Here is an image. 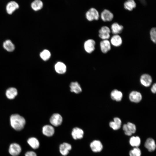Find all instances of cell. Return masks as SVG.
<instances>
[{"mask_svg": "<svg viewBox=\"0 0 156 156\" xmlns=\"http://www.w3.org/2000/svg\"><path fill=\"white\" fill-rule=\"evenodd\" d=\"M10 122L12 127L17 131L22 130L25 124V118L18 114L12 115L10 117Z\"/></svg>", "mask_w": 156, "mask_h": 156, "instance_id": "obj_1", "label": "cell"}, {"mask_svg": "<svg viewBox=\"0 0 156 156\" xmlns=\"http://www.w3.org/2000/svg\"><path fill=\"white\" fill-rule=\"evenodd\" d=\"M86 17L89 21L98 20L99 17L98 11L94 8H90L86 13Z\"/></svg>", "mask_w": 156, "mask_h": 156, "instance_id": "obj_2", "label": "cell"}, {"mask_svg": "<svg viewBox=\"0 0 156 156\" xmlns=\"http://www.w3.org/2000/svg\"><path fill=\"white\" fill-rule=\"evenodd\" d=\"M110 28L107 26L102 27L99 31V36L102 40H108L110 37Z\"/></svg>", "mask_w": 156, "mask_h": 156, "instance_id": "obj_3", "label": "cell"}, {"mask_svg": "<svg viewBox=\"0 0 156 156\" xmlns=\"http://www.w3.org/2000/svg\"><path fill=\"white\" fill-rule=\"evenodd\" d=\"M21 148L17 143H13L11 144L9 148V152L12 156L18 155L21 151Z\"/></svg>", "mask_w": 156, "mask_h": 156, "instance_id": "obj_4", "label": "cell"}, {"mask_svg": "<svg viewBox=\"0 0 156 156\" xmlns=\"http://www.w3.org/2000/svg\"><path fill=\"white\" fill-rule=\"evenodd\" d=\"M96 42L93 39H89L84 42V47L85 51L88 53H92L95 50Z\"/></svg>", "mask_w": 156, "mask_h": 156, "instance_id": "obj_5", "label": "cell"}, {"mask_svg": "<svg viewBox=\"0 0 156 156\" xmlns=\"http://www.w3.org/2000/svg\"><path fill=\"white\" fill-rule=\"evenodd\" d=\"M113 14L108 10L105 9L101 12V17L102 20L104 22L111 21L114 18Z\"/></svg>", "mask_w": 156, "mask_h": 156, "instance_id": "obj_6", "label": "cell"}, {"mask_svg": "<svg viewBox=\"0 0 156 156\" xmlns=\"http://www.w3.org/2000/svg\"><path fill=\"white\" fill-rule=\"evenodd\" d=\"M50 121L52 125L57 127L61 124L62 122V118L60 114L57 113L54 114L51 117Z\"/></svg>", "mask_w": 156, "mask_h": 156, "instance_id": "obj_7", "label": "cell"}, {"mask_svg": "<svg viewBox=\"0 0 156 156\" xmlns=\"http://www.w3.org/2000/svg\"><path fill=\"white\" fill-rule=\"evenodd\" d=\"M100 46L101 51L104 54L108 52L111 48V44L108 40L101 41L100 43Z\"/></svg>", "mask_w": 156, "mask_h": 156, "instance_id": "obj_8", "label": "cell"}, {"mask_svg": "<svg viewBox=\"0 0 156 156\" xmlns=\"http://www.w3.org/2000/svg\"><path fill=\"white\" fill-rule=\"evenodd\" d=\"M90 147L94 152H100L103 148V146L101 142L98 140H94L90 144Z\"/></svg>", "mask_w": 156, "mask_h": 156, "instance_id": "obj_9", "label": "cell"}, {"mask_svg": "<svg viewBox=\"0 0 156 156\" xmlns=\"http://www.w3.org/2000/svg\"><path fill=\"white\" fill-rule=\"evenodd\" d=\"M111 45L116 47L120 46L122 43L121 37L119 34L114 35L110 39V41Z\"/></svg>", "mask_w": 156, "mask_h": 156, "instance_id": "obj_10", "label": "cell"}, {"mask_svg": "<svg viewBox=\"0 0 156 156\" xmlns=\"http://www.w3.org/2000/svg\"><path fill=\"white\" fill-rule=\"evenodd\" d=\"M124 29L123 26L117 22L112 23L111 26L110 30L111 32L114 35L119 34L123 31Z\"/></svg>", "mask_w": 156, "mask_h": 156, "instance_id": "obj_11", "label": "cell"}, {"mask_svg": "<svg viewBox=\"0 0 156 156\" xmlns=\"http://www.w3.org/2000/svg\"><path fill=\"white\" fill-rule=\"evenodd\" d=\"M140 81L142 84L144 86L146 87H148L152 83V77L148 74H143L140 77Z\"/></svg>", "mask_w": 156, "mask_h": 156, "instance_id": "obj_12", "label": "cell"}, {"mask_svg": "<svg viewBox=\"0 0 156 156\" xmlns=\"http://www.w3.org/2000/svg\"><path fill=\"white\" fill-rule=\"evenodd\" d=\"M72 148L71 145L68 143L64 142L61 144L59 147V150L61 154L63 156L67 155L69 151Z\"/></svg>", "mask_w": 156, "mask_h": 156, "instance_id": "obj_13", "label": "cell"}, {"mask_svg": "<svg viewBox=\"0 0 156 156\" xmlns=\"http://www.w3.org/2000/svg\"><path fill=\"white\" fill-rule=\"evenodd\" d=\"M84 135V132L81 129L78 127L74 128L72 131L71 135L75 140L82 139Z\"/></svg>", "mask_w": 156, "mask_h": 156, "instance_id": "obj_14", "label": "cell"}, {"mask_svg": "<svg viewBox=\"0 0 156 156\" xmlns=\"http://www.w3.org/2000/svg\"><path fill=\"white\" fill-rule=\"evenodd\" d=\"M19 7V5L17 3L14 1H12L7 5L6 10L8 14H11Z\"/></svg>", "mask_w": 156, "mask_h": 156, "instance_id": "obj_15", "label": "cell"}, {"mask_svg": "<svg viewBox=\"0 0 156 156\" xmlns=\"http://www.w3.org/2000/svg\"><path fill=\"white\" fill-rule=\"evenodd\" d=\"M145 147L150 152H152L155 150L156 146L154 140L151 138H148L144 144Z\"/></svg>", "mask_w": 156, "mask_h": 156, "instance_id": "obj_16", "label": "cell"}, {"mask_svg": "<svg viewBox=\"0 0 156 156\" xmlns=\"http://www.w3.org/2000/svg\"><path fill=\"white\" fill-rule=\"evenodd\" d=\"M129 98L131 101L137 103L141 101L142 96L139 92L136 91H133L130 94Z\"/></svg>", "mask_w": 156, "mask_h": 156, "instance_id": "obj_17", "label": "cell"}, {"mask_svg": "<svg viewBox=\"0 0 156 156\" xmlns=\"http://www.w3.org/2000/svg\"><path fill=\"white\" fill-rule=\"evenodd\" d=\"M42 132L44 135L47 137H51L54 134L55 130L52 126L46 125L43 127Z\"/></svg>", "mask_w": 156, "mask_h": 156, "instance_id": "obj_18", "label": "cell"}, {"mask_svg": "<svg viewBox=\"0 0 156 156\" xmlns=\"http://www.w3.org/2000/svg\"><path fill=\"white\" fill-rule=\"evenodd\" d=\"M55 69L57 73L59 74L65 73L66 70V65L61 62H57L55 66Z\"/></svg>", "mask_w": 156, "mask_h": 156, "instance_id": "obj_19", "label": "cell"}, {"mask_svg": "<svg viewBox=\"0 0 156 156\" xmlns=\"http://www.w3.org/2000/svg\"><path fill=\"white\" fill-rule=\"evenodd\" d=\"M121 121L119 118L116 117L114 119V121L110 122L109 126L114 130H117L119 129L121 126Z\"/></svg>", "mask_w": 156, "mask_h": 156, "instance_id": "obj_20", "label": "cell"}, {"mask_svg": "<svg viewBox=\"0 0 156 156\" xmlns=\"http://www.w3.org/2000/svg\"><path fill=\"white\" fill-rule=\"evenodd\" d=\"M136 6V4L134 0H127L124 3V8L127 10L131 11Z\"/></svg>", "mask_w": 156, "mask_h": 156, "instance_id": "obj_21", "label": "cell"}, {"mask_svg": "<svg viewBox=\"0 0 156 156\" xmlns=\"http://www.w3.org/2000/svg\"><path fill=\"white\" fill-rule=\"evenodd\" d=\"M27 142L29 145L34 149H37L39 146V141L36 138L31 137L29 138L27 140Z\"/></svg>", "mask_w": 156, "mask_h": 156, "instance_id": "obj_22", "label": "cell"}, {"mask_svg": "<svg viewBox=\"0 0 156 156\" xmlns=\"http://www.w3.org/2000/svg\"><path fill=\"white\" fill-rule=\"evenodd\" d=\"M111 97L113 100L119 101L122 99V94L121 92L117 90H114L111 93Z\"/></svg>", "mask_w": 156, "mask_h": 156, "instance_id": "obj_23", "label": "cell"}, {"mask_svg": "<svg viewBox=\"0 0 156 156\" xmlns=\"http://www.w3.org/2000/svg\"><path fill=\"white\" fill-rule=\"evenodd\" d=\"M70 87V91L76 94H79L82 91V89L80 85L77 82H72Z\"/></svg>", "mask_w": 156, "mask_h": 156, "instance_id": "obj_24", "label": "cell"}, {"mask_svg": "<svg viewBox=\"0 0 156 156\" xmlns=\"http://www.w3.org/2000/svg\"><path fill=\"white\" fill-rule=\"evenodd\" d=\"M17 94V91L16 88H10L6 90V95L7 97L10 99H13Z\"/></svg>", "mask_w": 156, "mask_h": 156, "instance_id": "obj_25", "label": "cell"}, {"mask_svg": "<svg viewBox=\"0 0 156 156\" xmlns=\"http://www.w3.org/2000/svg\"><path fill=\"white\" fill-rule=\"evenodd\" d=\"M3 47L8 52L13 51L15 49V46L12 41L9 40H5L3 43Z\"/></svg>", "mask_w": 156, "mask_h": 156, "instance_id": "obj_26", "label": "cell"}, {"mask_svg": "<svg viewBox=\"0 0 156 156\" xmlns=\"http://www.w3.org/2000/svg\"><path fill=\"white\" fill-rule=\"evenodd\" d=\"M43 6V3L40 0H35L31 4L32 8L35 11L40 10L42 8Z\"/></svg>", "mask_w": 156, "mask_h": 156, "instance_id": "obj_27", "label": "cell"}, {"mask_svg": "<svg viewBox=\"0 0 156 156\" xmlns=\"http://www.w3.org/2000/svg\"><path fill=\"white\" fill-rule=\"evenodd\" d=\"M129 142L130 145L132 146L138 147L140 145L141 140L138 136H133L130 138Z\"/></svg>", "mask_w": 156, "mask_h": 156, "instance_id": "obj_28", "label": "cell"}, {"mask_svg": "<svg viewBox=\"0 0 156 156\" xmlns=\"http://www.w3.org/2000/svg\"><path fill=\"white\" fill-rule=\"evenodd\" d=\"M51 56V54L50 52L47 49L43 50L40 53V57L44 61L48 60L50 57Z\"/></svg>", "mask_w": 156, "mask_h": 156, "instance_id": "obj_29", "label": "cell"}, {"mask_svg": "<svg viewBox=\"0 0 156 156\" xmlns=\"http://www.w3.org/2000/svg\"><path fill=\"white\" fill-rule=\"evenodd\" d=\"M130 156H141V151L139 148L135 147L129 152Z\"/></svg>", "mask_w": 156, "mask_h": 156, "instance_id": "obj_30", "label": "cell"}, {"mask_svg": "<svg viewBox=\"0 0 156 156\" xmlns=\"http://www.w3.org/2000/svg\"><path fill=\"white\" fill-rule=\"evenodd\" d=\"M150 38L151 41L154 43L156 42V28L155 27H153L150 31Z\"/></svg>", "mask_w": 156, "mask_h": 156, "instance_id": "obj_31", "label": "cell"}, {"mask_svg": "<svg viewBox=\"0 0 156 156\" xmlns=\"http://www.w3.org/2000/svg\"><path fill=\"white\" fill-rule=\"evenodd\" d=\"M128 130L132 134L135 133L136 131L135 125L130 122H129L127 124Z\"/></svg>", "mask_w": 156, "mask_h": 156, "instance_id": "obj_32", "label": "cell"}, {"mask_svg": "<svg viewBox=\"0 0 156 156\" xmlns=\"http://www.w3.org/2000/svg\"><path fill=\"white\" fill-rule=\"evenodd\" d=\"M123 129L125 134L128 136H130L132 134L128 130L127 124H124L123 126Z\"/></svg>", "mask_w": 156, "mask_h": 156, "instance_id": "obj_33", "label": "cell"}, {"mask_svg": "<svg viewBox=\"0 0 156 156\" xmlns=\"http://www.w3.org/2000/svg\"><path fill=\"white\" fill-rule=\"evenodd\" d=\"M25 156H37L36 154L33 151H28L25 154Z\"/></svg>", "mask_w": 156, "mask_h": 156, "instance_id": "obj_34", "label": "cell"}, {"mask_svg": "<svg viewBox=\"0 0 156 156\" xmlns=\"http://www.w3.org/2000/svg\"><path fill=\"white\" fill-rule=\"evenodd\" d=\"M151 91L153 93H155L156 92V84L154 83L151 88Z\"/></svg>", "mask_w": 156, "mask_h": 156, "instance_id": "obj_35", "label": "cell"}]
</instances>
